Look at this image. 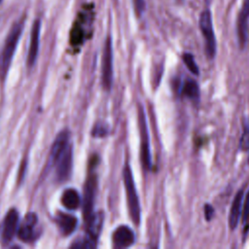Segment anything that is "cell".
<instances>
[{
	"label": "cell",
	"instance_id": "cell-14",
	"mask_svg": "<svg viewBox=\"0 0 249 249\" xmlns=\"http://www.w3.org/2000/svg\"><path fill=\"white\" fill-rule=\"evenodd\" d=\"M55 222L60 232L63 235L71 234L77 228L78 221L75 216L64 212H58L55 216Z\"/></svg>",
	"mask_w": 249,
	"mask_h": 249
},
{
	"label": "cell",
	"instance_id": "cell-20",
	"mask_svg": "<svg viewBox=\"0 0 249 249\" xmlns=\"http://www.w3.org/2000/svg\"><path fill=\"white\" fill-rule=\"evenodd\" d=\"M84 38L83 29L80 26H75L71 31V43L73 45H79L82 43Z\"/></svg>",
	"mask_w": 249,
	"mask_h": 249
},
{
	"label": "cell",
	"instance_id": "cell-2",
	"mask_svg": "<svg viewBox=\"0 0 249 249\" xmlns=\"http://www.w3.org/2000/svg\"><path fill=\"white\" fill-rule=\"evenodd\" d=\"M124 183L129 215L131 217L132 222L136 225H139L140 217H141L140 203H139V198L135 189L132 172L128 163H126L124 168Z\"/></svg>",
	"mask_w": 249,
	"mask_h": 249
},
{
	"label": "cell",
	"instance_id": "cell-5",
	"mask_svg": "<svg viewBox=\"0 0 249 249\" xmlns=\"http://www.w3.org/2000/svg\"><path fill=\"white\" fill-rule=\"evenodd\" d=\"M101 81L105 89L109 90L113 82V49L110 37H107L101 60Z\"/></svg>",
	"mask_w": 249,
	"mask_h": 249
},
{
	"label": "cell",
	"instance_id": "cell-16",
	"mask_svg": "<svg viewBox=\"0 0 249 249\" xmlns=\"http://www.w3.org/2000/svg\"><path fill=\"white\" fill-rule=\"evenodd\" d=\"M243 198V191L240 190L236 193L234 199L231 203V212L229 215V225L231 230H234L238 224L240 215H241V204Z\"/></svg>",
	"mask_w": 249,
	"mask_h": 249
},
{
	"label": "cell",
	"instance_id": "cell-25",
	"mask_svg": "<svg viewBox=\"0 0 249 249\" xmlns=\"http://www.w3.org/2000/svg\"><path fill=\"white\" fill-rule=\"evenodd\" d=\"M1 2H2V0H0V3H1Z\"/></svg>",
	"mask_w": 249,
	"mask_h": 249
},
{
	"label": "cell",
	"instance_id": "cell-8",
	"mask_svg": "<svg viewBox=\"0 0 249 249\" xmlns=\"http://www.w3.org/2000/svg\"><path fill=\"white\" fill-rule=\"evenodd\" d=\"M38 217L35 213L30 212L25 215L19 227L18 228V236L20 240L25 242H30L35 239L38 232Z\"/></svg>",
	"mask_w": 249,
	"mask_h": 249
},
{
	"label": "cell",
	"instance_id": "cell-17",
	"mask_svg": "<svg viewBox=\"0 0 249 249\" xmlns=\"http://www.w3.org/2000/svg\"><path fill=\"white\" fill-rule=\"evenodd\" d=\"M81 198L75 189H66L61 196V203L68 210H75L80 206Z\"/></svg>",
	"mask_w": 249,
	"mask_h": 249
},
{
	"label": "cell",
	"instance_id": "cell-11",
	"mask_svg": "<svg viewBox=\"0 0 249 249\" xmlns=\"http://www.w3.org/2000/svg\"><path fill=\"white\" fill-rule=\"evenodd\" d=\"M73 163V151L72 146H68L64 154L61 156L56 163V179L59 182L65 181L70 175Z\"/></svg>",
	"mask_w": 249,
	"mask_h": 249
},
{
	"label": "cell",
	"instance_id": "cell-24",
	"mask_svg": "<svg viewBox=\"0 0 249 249\" xmlns=\"http://www.w3.org/2000/svg\"><path fill=\"white\" fill-rule=\"evenodd\" d=\"M105 133H106V129L103 128L102 126H100V124H96L95 128L92 130V134H93L94 136H98V137L104 136Z\"/></svg>",
	"mask_w": 249,
	"mask_h": 249
},
{
	"label": "cell",
	"instance_id": "cell-21",
	"mask_svg": "<svg viewBox=\"0 0 249 249\" xmlns=\"http://www.w3.org/2000/svg\"><path fill=\"white\" fill-rule=\"evenodd\" d=\"M242 223L246 227L249 225V192L245 196V202L242 210Z\"/></svg>",
	"mask_w": 249,
	"mask_h": 249
},
{
	"label": "cell",
	"instance_id": "cell-12",
	"mask_svg": "<svg viewBox=\"0 0 249 249\" xmlns=\"http://www.w3.org/2000/svg\"><path fill=\"white\" fill-rule=\"evenodd\" d=\"M248 21H249V0L243 2L242 8L237 18V35L241 47H244L247 42L248 34Z\"/></svg>",
	"mask_w": 249,
	"mask_h": 249
},
{
	"label": "cell",
	"instance_id": "cell-22",
	"mask_svg": "<svg viewBox=\"0 0 249 249\" xmlns=\"http://www.w3.org/2000/svg\"><path fill=\"white\" fill-rule=\"evenodd\" d=\"M133 5L135 13L139 16L143 13L145 9V0H133Z\"/></svg>",
	"mask_w": 249,
	"mask_h": 249
},
{
	"label": "cell",
	"instance_id": "cell-9",
	"mask_svg": "<svg viewBox=\"0 0 249 249\" xmlns=\"http://www.w3.org/2000/svg\"><path fill=\"white\" fill-rule=\"evenodd\" d=\"M18 220H19V214L18 210L15 208H12L6 214L2 224V231H1V238L4 243L10 242L16 235L18 228Z\"/></svg>",
	"mask_w": 249,
	"mask_h": 249
},
{
	"label": "cell",
	"instance_id": "cell-15",
	"mask_svg": "<svg viewBox=\"0 0 249 249\" xmlns=\"http://www.w3.org/2000/svg\"><path fill=\"white\" fill-rule=\"evenodd\" d=\"M104 221V215L102 212L92 213V215L87 220L88 222V237L96 241L99 233L102 230Z\"/></svg>",
	"mask_w": 249,
	"mask_h": 249
},
{
	"label": "cell",
	"instance_id": "cell-6",
	"mask_svg": "<svg viewBox=\"0 0 249 249\" xmlns=\"http://www.w3.org/2000/svg\"><path fill=\"white\" fill-rule=\"evenodd\" d=\"M138 122H139V129H140V154H141V161L142 165L145 169H149L151 166V158H150V144H149V134L146 124L145 112L143 108L140 106L138 110Z\"/></svg>",
	"mask_w": 249,
	"mask_h": 249
},
{
	"label": "cell",
	"instance_id": "cell-23",
	"mask_svg": "<svg viewBox=\"0 0 249 249\" xmlns=\"http://www.w3.org/2000/svg\"><path fill=\"white\" fill-rule=\"evenodd\" d=\"M213 214H214V209H213V207H212L210 204H206V205L204 206V216H205V220L209 221V220L212 218Z\"/></svg>",
	"mask_w": 249,
	"mask_h": 249
},
{
	"label": "cell",
	"instance_id": "cell-3",
	"mask_svg": "<svg viewBox=\"0 0 249 249\" xmlns=\"http://www.w3.org/2000/svg\"><path fill=\"white\" fill-rule=\"evenodd\" d=\"M199 27L205 42V52L209 58L216 54V39L213 29L212 17L209 10H204L199 18Z\"/></svg>",
	"mask_w": 249,
	"mask_h": 249
},
{
	"label": "cell",
	"instance_id": "cell-1",
	"mask_svg": "<svg viewBox=\"0 0 249 249\" xmlns=\"http://www.w3.org/2000/svg\"><path fill=\"white\" fill-rule=\"evenodd\" d=\"M23 29V21L18 20L11 27L0 53V81H4L12 64L15 52Z\"/></svg>",
	"mask_w": 249,
	"mask_h": 249
},
{
	"label": "cell",
	"instance_id": "cell-18",
	"mask_svg": "<svg viewBox=\"0 0 249 249\" xmlns=\"http://www.w3.org/2000/svg\"><path fill=\"white\" fill-rule=\"evenodd\" d=\"M183 94L189 98L192 99H197L199 94L198 86L196 81L194 80H188L185 82L183 86Z\"/></svg>",
	"mask_w": 249,
	"mask_h": 249
},
{
	"label": "cell",
	"instance_id": "cell-13",
	"mask_svg": "<svg viewBox=\"0 0 249 249\" xmlns=\"http://www.w3.org/2000/svg\"><path fill=\"white\" fill-rule=\"evenodd\" d=\"M113 242L116 248H126L133 244L134 233L126 226H120L113 233Z\"/></svg>",
	"mask_w": 249,
	"mask_h": 249
},
{
	"label": "cell",
	"instance_id": "cell-10",
	"mask_svg": "<svg viewBox=\"0 0 249 249\" xmlns=\"http://www.w3.org/2000/svg\"><path fill=\"white\" fill-rule=\"evenodd\" d=\"M40 32H41V21L40 19H36L32 25L31 34H30V43H29V48L27 53L26 63L29 68H31L37 60L39 46H40Z\"/></svg>",
	"mask_w": 249,
	"mask_h": 249
},
{
	"label": "cell",
	"instance_id": "cell-4",
	"mask_svg": "<svg viewBox=\"0 0 249 249\" xmlns=\"http://www.w3.org/2000/svg\"><path fill=\"white\" fill-rule=\"evenodd\" d=\"M69 146V132L66 129L61 130L56 137L54 138L53 145L51 147L49 158L46 163L45 171H50L54 165H56L57 161L64 154L65 150Z\"/></svg>",
	"mask_w": 249,
	"mask_h": 249
},
{
	"label": "cell",
	"instance_id": "cell-19",
	"mask_svg": "<svg viewBox=\"0 0 249 249\" xmlns=\"http://www.w3.org/2000/svg\"><path fill=\"white\" fill-rule=\"evenodd\" d=\"M183 60L186 64V66L188 67L189 71L191 73H193L194 75L197 76L199 74V70H198V67L195 61V58L193 56V54L191 53H184L183 54Z\"/></svg>",
	"mask_w": 249,
	"mask_h": 249
},
{
	"label": "cell",
	"instance_id": "cell-7",
	"mask_svg": "<svg viewBox=\"0 0 249 249\" xmlns=\"http://www.w3.org/2000/svg\"><path fill=\"white\" fill-rule=\"evenodd\" d=\"M97 180L94 174L88 177L85 188H84V198H83V213L85 220L87 221L92 215V209L94 205V198L96 194Z\"/></svg>",
	"mask_w": 249,
	"mask_h": 249
}]
</instances>
